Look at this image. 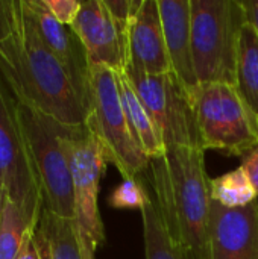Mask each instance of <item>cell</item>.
<instances>
[{"label": "cell", "mask_w": 258, "mask_h": 259, "mask_svg": "<svg viewBox=\"0 0 258 259\" xmlns=\"http://www.w3.org/2000/svg\"><path fill=\"white\" fill-rule=\"evenodd\" d=\"M205 150L172 147L149 162L151 187L182 259H210V178Z\"/></svg>", "instance_id": "cell-1"}, {"label": "cell", "mask_w": 258, "mask_h": 259, "mask_svg": "<svg viewBox=\"0 0 258 259\" xmlns=\"http://www.w3.org/2000/svg\"><path fill=\"white\" fill-rule=\"evenodd\" d=\"M0 74L18 103L67 126L87 123L85 103L64 67L41 41L21 0L17 30L0 44Z\"/></svg>", "instance_id": "cell-2"}, {"label": "cell", "mask_w": 258, "mask_h": 259, "mask_svg": "<svg viewBox=\"0 0 258 259\" xmlns=\"http://www.w3.org/2000/svg\"><path fill=\"white\" fill-rule=\"evenodd\" d=\"M190 8L198 82L236 85L240 33L248 21L242 0H190Z\"/></svg>", "instance_id": "cell-3"}, {"label": "cell", "mask_w": 258, "mask_h": 259, "mask_svg": "<svg viewBox=\"0 0 258 259\" xmlns=\"http://www.w3.org/2000/svg\"><path fill=\"white\" fill-rule=\"evenodd\" d=\"M23 135L33 161L43 194V209L75 220V196L67 152L62 144V123L17 102Z\"/></svg>", "instance_id": "cell-4"}, {"label": "cell", "mask_w": 258, "mask_h": 259, "mask_svg": "<svg viewBox=\"0 0 258 259\" xmlns=\"http://www.w3.org/2000/svg\"><path fill=\"white\" fill-rule=\"evenodd\" d=\"M87 126L99 138L106 161L123 179L146 171L151 159L138 147L120 100L117 73L105 65H91V93Z\"/></svg>", "instance_id": "cell-5"}, {"label": "cell", "mask_w": 258, "mask_h": 259, "mask_svg": "<svg viewBox=\"0 0 258 259\" xmlns=\"http://www.w3.org/2000/svg\"><path fill=\"white\" fill-rule=\"evenodd\" d=\"M204 150L243 158L258 144L257 115L236 85L199 83L193 93Z\"/></svg>", "instance_id": "cell-6"}, {"label": "cell", "mask_w": 258, "mask_h": 259, "mask_svg": "<svg viewBox=\"0 0 258 259\" xmlns=\"http://www.w3.org/2000/svg\"><path fill=\"white\" fill-rule=\"evenodd\" d=\"M61 137L73 182L75 222L87 247L96 253L105 244V228L97 203L100 179L108 164L105 150L87 123L81 126L62 124Z\"/></svg>", "instance_id": "cell-7"}, {"label": "cell", "mask_w": 258, "mask_h": 259, "mask_svg": "<svg viewBox=\"0 0 258 259\" xmlns=\"http://www.w3.org/2000/svg\"><path fill=\"white\" fill-rule=\"evenodd\" d=\"M0 191L33 231L43 212L40 181L18 118L17 100L0 74Z\"/></svg>", "instance_id": "cell-8"}, {"label": "cell", "mask_w": 258, "mask_h": 259, "mask_svg": "<svg viewBox=\"0 0 258 259\" xmlns=\"http://www.w3.org/2000/svg\"><path fill=\"white\" fill-rule=\"evenodd\" d=\"M125 74L149 112L166 150L172 147L204 149L193 94L173 71L157 76L134 71H125Z\"/></svg>", "instance_id": "cell-9"}, {"label": "cell", "mask_w": 258, "mask_h": 259, "mask_svg": "<svg viewBox=\"0 0 258 259\" xmlns=\"http://www.w3.org/2000/svg\"><path fill=\"white\" fill-rule=\"evenodd\" d=\"M41 41L59 61L90 112L91 64L87 50L70 26L59 23L43 0H21Z\"/></svg>", "instance_id": "cell-10"}, {"label": "cell", "mask_w": 258, "mask_h": 259, "mask_svg": "<svg viewBox=\"0 0 258 259\" xmlns=\"http://www.w3.org/2000/svg\"><path fill=\"white\" fill-rule=\"evenodd\" d=\"M82 41L90 64L105 65L116 73L128 67V33L108 11L105 0H85L70 26Z\"/></svg>", "instance_id": "cell-11"}, {"label": "cell", "mask_w": 258, "mask_h": 259, "mask_svg": "<svg viewBox=\"0 0 258 259\" xmlns=\"http://www.w3.org/2000/svg\"><path fill=\"white\" fill-rule=\"evenodd\" d=\"M210 259H258V200L234 209L211 200Z\"/></svg>", "instance_id": "cell-12"}, {"label": "cell", "mask_w": 258, "mask_h": 259, "mask_svg": "<svg viewBox=\"0 0 258 259\" xmlns=\"http://www.w3.org/2000/svg\"><path fill=\"white\" fill-rule=\"evenodd\" d=\"M138 74H164L172 71L158 0H143L129 24L128 67Z\"/></svg>", "instance_id": "cell-13"}, {"label": "cell", "mask_w": 258, "mask_h": 259, "mask_svg": "<svg viewBox=\"0 0 258 259\" xmlns=\"http://www.w3.org/2000/svg\"><path fill=\"white\" fill-rule=\"evenodd\" d=\"M158 8L172 71L193 94L199 82L192 49L190 0H158Z\"/></svg>", "instance_id": "cell-14"}, {"label": "cell", "mask_w": 258, "mask_h": 259, "mask_svg": "<svg viewBox=\"0 0 258 259\" xmlns=\"http://www.w3.org/2000/svg\"><path fill=\"white\" fill-rule=\"evenodd\" d=\"M33 241L41 259H94L75 220L43 209L33 229Z\"/></svg>", "instance_id": "cell-15"}, {"label": "cell", "mask_w": 258, "mask_h": 259, "mask_svg": "<svg viewBox=\"0 0 258 259\" xmlns=\"http://www.w3.org/2000/svg\"><path fill=\"white\" fill-rule=\"evenodd\" d=\"M117 82H119L122 106H123L129 129H131L138 147L144 152V155L149 159L163 155L166 152L163 138L158 134L149 112L146 111V108L141 103L135 90L132 88L125 71L117 73Z\"/></svg>", "instance_id": "cell-16"}, {"label": "cell", "mask_w": 258, "mask_h": 259, "mask_svg": "<svg viewBox=\"0 0 258 259\" xmlns=\"http://www.w3.org/2000/svg\"><path fill=\"white\" fill-rule=\"evenodd\" d=\"M236 88L249 109L258 115V33L248 21L240 33Z\"/></svg>", "instance_id": "cell-17"}, {"label": "cell", "mask_w": 258, "mask_h": 259, "mask_svg": "<svg viewBox=\"0 0 258 259\" xmlns=\"http://www.w3.org/2000/svg\"><path fill=\"white\" fill-rule=\"evenodd\" d=\"M210 197L219 205L234 209L257 202L258 194L246 171L240 165L233 171L210 179Z\"/></svg>", "instance_id": "cell-18"}, {"label": "cell", "mask_w": 258, "mask_h": 259, "mask_svg": "<svg viewBox=\"0 0 258 259\" xmlns=\"http://www.w3.org/2000/svg\"><path fill=\"white\" fill-rule=\"evenodd\" d=\"M141 220L146 259H182L167 234L157 202L152 197L141 209Z\"/></svg>", "instance_id": "cell-19"}, {"label": "cell", "mask_w": 258, "mask_h": 259, "mask_svg": "<svg viewBox=\"0 0 258 259\" xmlns=\"http://www.w3.org/2000/svg\"><path fill=\"white\" fill-rule=\"evenodd\" d=\"M30 228L14 202L2 193L0 212V259H17Z\"/></svg>", "instance_id": "cell-20"}, {"label": "cell", "mask_w": 258, "mask_h": 259, "mask_svg": "<svg viewBox=\"0 0 258 259\" xmlns=\"http://www.w3.org/2000/svg\"><path fill=\"white\" fill-rule=\"evenodd\" d=\"M151 200L149 193L140 184L138 178L123 179L122 184L113 191L109 197V205L116 209H141Z\"/></svg>", "instance_id": "cell-21"}, {"label": "cell", "mask_w": 258, "mask_h": 259, "mask_svg": "<svg viewBox=\"0 0 258 259\" xmlns=\"http://www.w3.org/2000/svg\"><path fill=\"white\" fill-rule=\"evenodd\" d=\"M20 0H0V44L9 39L17 30Z\"/></svg>", "instance_id": "cell-22"}, {"label": "cell", "mask_w": 258, "mask_h": 259, "mask_svg": "<svg viewBox=\"0 0 258 259\" xmlns=\"http://www.w3.org/2000/svg\"><path fill=\"white\" fill-rule=\"evenodd\" d=\"M46 8L50 11V14L62 24L71 26L76 20L81 3L79 0H43Z\"/></svg>", "instance_id": "cell-23"}, {"label": "cell", "mask_w": 258, "mask_h": 259, "mask_svg": "<svg viewBox=\"0 0 258 259\" xmlns=\"http://www.w3.org/2000/svg\"><path fill=\"white\" fill-rule=\"evenodd\" d=\"M242 167L258 194V144L242 158Z\"/></svg>", "instance_id": "cell-24"}, {"label": "cell", "mask_w": 258, "mask_h": 259, "mask_svg": "<svg viewBox=\"0 0 258 259\" xmlns=\"http://www.w3.org/2000/svg\"><path fill=\"white\" fill-rule=\"evenodd\" d=\"M17 259H41L40 253H38V249H36V244L33 241V232L27 234Z\"/></svg>", "instance_id": "cell-25"}, {"label": "cell", "mask_w": 258, "mask_h": 259, "mask_svg": "<svg viewBox=\"0 0 258 259\" xmlns=\"http://www.w3.org/2000/svg\"><path fill=\"white\" fill-rule=\"evenodd\" d=\"M243 8L246 12V20L249 24H252V27L255 29L258 33V0H252V2H243Z\"/></svg>", "instance_id": "cell-26"}, {"label": "cell", "mask_w": 258, "mask_h": 259, "mask_svg": "<svg viewBox=\"0 0 258 259\" xmlns=\"http://www.w3.org/2000/svg\"><path fill=\"white\" fill-rule=\"evenodd\" d=\"M0 212H2V191H0Z\"/></svg>", "instance_id": "cell-27"}, {"label": "cell", "mask_w": 258, "mask_h": 259, "mask_svg": "<svg viewBox=\"0 0 258 259\" xmlns=\"http://www.w3.org/2000/svg\"><path fill=\"white\" fill-rule=\"evenodd\" d=\"M257 131H258V115H257Z\"/></svg>", "instance_id": "cell-28"}]
</instances>
